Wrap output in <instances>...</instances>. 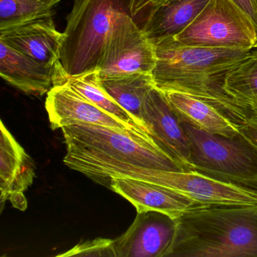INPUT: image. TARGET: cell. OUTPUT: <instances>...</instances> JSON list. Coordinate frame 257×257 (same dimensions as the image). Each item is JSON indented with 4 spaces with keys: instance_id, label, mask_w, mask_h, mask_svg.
Instances as JSON below:
<instances>
[{
    "instance_id": "obj_1",
    "label": "cell",
    "mask_w": 257,
    "mask_h": 257,
    "mask_svg": "<svg viewBox=\"0 0 257 257\" xmlns=\"http://www.w3.org/2000/svg\"><path fill=\"white\" fill-rule=\"evenodd\" d=\"M61 130L67 146L64 163L109 188L112 177L147 181L153 169L185 171L144 129L77 121Z\"/></svg>"
},
{
    "instance_id": "obj_2",
    "label": "cell",
    "mask_w": 257,
    "mask_h": 257,
    "mask_svg": "<svg viewBox=\"0 0 257 257\" xmlns=\"http://www.w3.org/2000/svg\"><path fill=\"white\" fill-rule=\"evenodd\" d=\"M174 221L165 257H257V206L200 205Z\"/></svg>"
},
{
    "instance_id": "obj_3",
    "label": "cell",
    "mask_w": 257,
    "mask_h": 257,
    "mask_svg": "<svg viewBox=\"0 0 257 257\" xmlns=\"http://www.w3.org/2000/svg\"><path fill=\"white\" fill-rule=\"evenodd\" d=\"M127 10V0H73L61 53L67 76L97 70L105 39L114 19Z\"/></svg>"
},
{
    "instance_id": "obj_4",
    "label": "cell",
    "mask_w": 257,
    "mask_h": 257,
    "mask_svg": "<svg viewBox=\"0 0 257 257\" xmlns=\"http://www.w3.org/2000/svg\"><path fill=\"white\" fill-rule=\"evenodd\" d=\"M190 149L192 171L257 189V151L238 135H213L180 121Z\"/></svg>"
},
{
    "instance_id": "obj_5",
    "label": "cell",
    "mask_w": 257,
    "mask_h": 257,
    "mask_svg": "<svg viewBox=\"0 0 257 257\" xmlns=\"http://www.w3.org/2000/svg\"><path fill=\"white\" fill-rule=\"evenodd\" d=\"M172 38L191 47L251 49L257 43V31L233 0H210L193 22Z\"/></svg>"
},
{
    "instance_id": "obj_6",
    "label": "cell",
    "mask_w": 257,
    "mask_h": 257,
    "mask_svg": "<svg viewBox=\"0 0 257 257\" xmlns=\"http://www.w3.org/2000/svg\"><path fill=\"white\" fill-rule=\"evenodd\" d=\"M154 44L157 61L152 76L156 88L183 76L230 70L249 56L252 49L191 47L181 46L173 38Z\"/></svg>"
},
{
    "instance_id": "obj_7",
    "label": "cell",
    "mask_w": 257,
    "mask_h": 257,
    "mask_svg": "<svg viewBox=\"0 0 257 257\" xmlns=\"http://www.w3.org/2000/svg\"><path fill=\"white\" fill-rule=\"evenodd\" d=\"M157 57L154 43L127 12L116 15L105 39L97 70L100 77L152 73Z\"/></svg>"
},
{
    "instance_id": "obj_8",
    "label": "cell",
    "mask_w": 257,
    "mask_h": 257,
    "mask_svg": "<svg viewBox=\"0 0 257 257\" xmlns=\"http://www.w3.org/2000/svg\"><path fill=\"white\" fill-rule=\"evenodd\" d=\"M0 40L55 71L54 86L64 85L67 74L61 62L64 33L57 30L52 16L40 18L0 31Z\"/></svg>"
},
{
    "instance_id": "obj_9",
    "label": "cell",
    "mask_w": 257,
    "mask_h": 257,
    "mask_svg": "<svg viewBox=\"0 0 257 257\" xmlns=\"http://www.w3.org/2000/svg\"><path fill=\"white\" fill-rule=\"evenodd\" d=\"M142 121L156 144L183 168L192 171L187 136L163 91L155 87L147 94Z\"/></svg>"
},
{
    "instance_id": "obj_10",
    "label": "cell",
    "mask_w": 257,
    "mask_h": 257,
    "mask_svg": "<svg viewBox=\"0 0 257 257\" xmlns=\"http://www.w3.org/2000/svg\"><path fill=\"white\" fill-rule=\"evenodd\" d=\"M175 231V221L157 211L138 213L133 223L114 240L116 257H165Z\"/></svg>"
},
{
    "instance_id": "obj_11",
    "label": "cell",
    "mask_w": 257,
    "mask_h": 257,
    "mask_svg": "<svg viewBox=\"0 0 257 257\" xmlns=\"http://www.w3.org/2000/svg\"><path fill=\"white\" fill-rule=\"evenodd\" d=\"M0 126L1 203L10 200L13 207L24 211L28 207L24 192L35 178V164L3 121Z\"/></svg>"
},
{
    "instance_id": "obj_12",
    "label": "cell",
    "mask_w": 257,
    "mask_h": 257,
    "mask_svg": "<svg viewBox=\"0 0 257 257\" xmlns=\"http://www.w3.org/2000/svg\"><path fill=\"white\" fill-rule=\"evenodd\" d=\"M46 109L52 130L77 121L121 129L138 128L102 110L67 84L51 88L46 97Z\"/></svg>"
},
{
    "instance_id": "obj_13",
    "label": "cell",
    "mask_w": 257,
    "mask_h": 257,
    "mask_svg": "<svg viewBox=\"0 0 257 257\" xmlns=\"http://www.w3.org/2000/svg\"><path fill=\"white\" fill-rule=\"evenodd\" d=\"M109 189L132 203L138 213L160 212L173 219L201 205L168 188L131 177H111Z\"/></svg>"
},
{
    "instance_id": "obj_14",
    "label": "cell",
    "mask_w": 257,
    "mask_h": 257,
    "mask_svg": "<svg viewBox=\"0 0 257 257\" xmlns=\"http://www.w3.org/2000/svg\"><path fill=\"white\" fill-rule=\"evenodd\" d=\"M230 70L213 74L183 76L157 88L162 91H180L193 96L213 106L239 128L251 119L253 113L239 104L224 89V78Z\"/></svg>"
},
{
    "instance_id": "obj_15",
    "label": "cell",
    "mask_w": 257,
    "mask_h": 257,
    "mask_svg": "<svg viewBox=\"0 0 257 257\" xmlns=\"http://www.w3.org/2000/svg\"><path fill=\"white\" fill-rule=\"evenodd\" d=\"M0 75L15 88L37 97L48 94L55 80L52 67L13 49L1 40Z\"/></svg>"
},
{
    "instance_id": "obj_16",
    "label": "cell",
    "mask_w": 257,
    "mask_h": 257,
    "mask_svg": "<svg viewBox=\"0 0 257 257\" xmlns=\"http://www.w3.org/2000/svg\"><path fill=\"white\" fill-rule=\"evenodd\" d=\"M210 0H167L148 12L143 30L154 43L172 38L187 28Z\"/></svg>"
},
{
    "instance_id": "obj_17",
    "label": "cell",
    "mask_w": 257,
    "mask_h": 257,
    "mask_svg": "<svg viewBox=\"0 0 257 257\" xmlns=\"http://www.w3.org/2000/svg\"><path fill=\"white\" fill-rule=\"evenodd\" d=\"M163 92L180 121H186L213 135L227 138L238 135V128L208 103L180 91Z\"/></svg>"
},
{
    "instance_id": "obj_18",
    "label": "cell",
    "mask_w": 257,
    "mask_h": 257,
    "mask_svg": "<svg viewBox=\"0 0 257 257\" xmlns=\"http://www.w3.org/2000/svg\"><path fill=\"white\" fill-rule=\"evenodd\" d=\"M100 81L105 91L140 126L147 130L143 124L142 109L147 94L156 87L152 73H134L100 77Z\"/></svg>"
},
{
    "instance_id": "obj_19",
    "label": "cell",
    "mask_w": 257,
    "mask_h": 257,
    "mask_svg": "<svg viewBox=\"0 0 257 257\" xmlns=\"http://www.w3.org/2000/svg\"><path fill=\"white\" fill-rule=\"evenodd\" d=\"M64 84H67L72 89L74 90L84 98L95 105L102 110L107 112L109 115L118 118L120 121L132 127L144 129L137 123L127 111L124 110L105 91L104 88L102 86L99 70L87 72V73L76 75V76H67Z\"/></svg>"
},
{
    "instance_id": "obj_20",
    "label": "cell",
    "mask_w": 257,
    "mask_h": 257,
    "mask_svg": "<svg viewBox=\"0 0 257 257\" xmlns=\"http://www.w3.org/2000/svg\"><path fill=\"white\" fill-rule=\"evenodd\" d=\"M223 88L239 104L254 114L257 109V48H252L249 56L226 73Z\"/></svg>"
},
{
    "instance_id": "obj_21",
    "label": "cell",
    "mask_w": 257,
    "mask_h": 257,
    "mask_svg": "<svg viewBox=\"0 0 257 257\" xmlns=\"http://www.w3.org/2000/svg\"><path fill=\"white\" fill-rule=\"evenodd\" d=\"M61 0H0V31L40 18L53 16Z\"/></svg>"
},
{
    "instance_id": "obj_22",
    "label": "cell",
    "mask_w": 257,
    "mask_h": 257,
    "mask_svg": "<svg viewBox=\"0 0 257 257\" xmlns=\"http://www.w3.org/2000/svg\"><path fill=\"white\" fill-rule=\"evenodd\" d=\"M57 256L116 257V255L114 247V240L98 237L94 240L82 242Z\"/></svg>"
},
{
    "instance_id": "obj_23",
    "label": "cell",
    "mask_w": 257,
    "mask_h": 257,
    "mask_svg": "<svg viewBox=\"0 0 257 257\" xmlns=\"http://www.w3.org/2000/svg\"><path fill=\"white\" fill-rule=\"evenodd\" d=\"M167 0H127L128 13L132 18L166 2Z\"/></svg>"
},
{
    "instance_id": "obj_24",
    "label": "cell",
    "mask_w": 257,
    "mask_h": 257,
    "mask_svg": "<svg viewBox=\"0 0 257 257\" xmlns=\"http://www.w3.org/2000/svg\"><path fill=\"white\" fill-rule=\"evenodd\" d=\"M238 135L257 151V123L249 119L238 128Z\"/></svg>"
},
{
    "instance_id": "obj_25",
    "label": "cell",
    "mask_w": 257,
    "mask_h": 257,
    "mask_svg": "<svg viewBox=\"0 0 257 257\" xmlns=\"http://www.w3.org/2000/svg\"><path fill=\"white\" fill-rule=\"evenodd\" d=\"M252 21L257 31V0H233Z\"/></svg>"
},
{
    "instance_id": "obj_26",
    "label": "cell",
    "mask_w": 257,
    "mask_h": 257,
    "mask_svg": "<svg viewBox=\"0 0 257 257\" xmlns=\"http://www.w3.org/2000/svg\"><path fill=\"white\" fill-rule=\"evenodd\" d=\"M251 120H252V121H255V122L257 123V109H255V110L254 111V114L253 115H252V118H251Z\"/></svg>"
}]
</instances>
